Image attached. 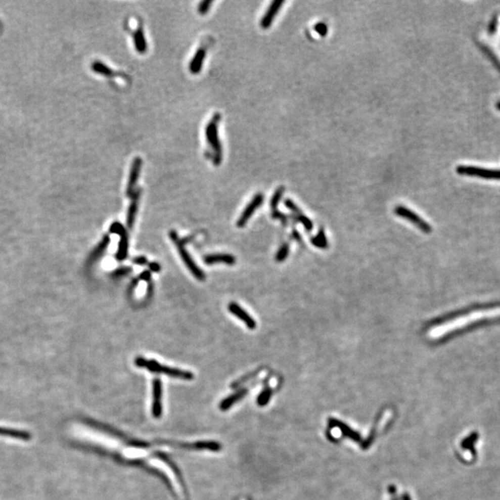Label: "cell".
I'll list each match as a JSON object with an SVG mask.
<instances>
[{"mask_svg":"<svg viewBox=\"0 0 500 500\" xmlns=\"http://www.w3.org/2000/svg\"><path fill=\"white\" fill-rule=\"evenodd\" d=\"M496 108H497L498 110H500V102H498V103H497V105H496Z\"/></svg>","mask_w":500,"mask_h":500,"instance_id":"cell-40","label":"cell"},{"mask_svg":"<svg viewBox=\"0 0 500 500\" xmlns=\"http://www.w3.org/2000/svg\"><path fill=\"white\" fill-rule=\"evenodd\" d=\"M271 217L272 219H276V220H280L284 225H286V222H287V217H286V214L282 213L279 210L275 209V210H272L271 212Z\"/></svg>","mask_w":500,"mask_h":500,"instance_id":"cell-32","label":"cell"},{"mask_svg":"<svg viewBox=\"0 0 500 500\" xmlns=\"http://www.w3.org/2000/svg\"><path fill=\"white\" fill-rule=\"evenodd\" d=\"M135 365L139 368H146L151 373L156 374H164L173 378L183 380H192L194 374L187 371H183L179 369L170 368L168 366L161 365L154 359H146L143 357H138L135 358Z\"/></svg>","mask_w":500,"mask_h":500,"instance_id":"cell-1","label":"cell"},{"mask_svg":"<svg viewBox=\"0 0 500 500\" xmlns=\"http://www.w3.org/2000/svg\"><path fill=\"white\" fill-rule=\"evenodd\" d=\"M272 395V390L269 388V387H266L264 388L262 392L260 393V395L258 396V399H257V403H258L259 406L263 407L265 405L268 404L269 402V398L270 396Z\"/></svg>","mask_w":500,"mask_h":500,"instance_id":"cell-24","label":"cell"},{"mask_svg":"<svg viewBox=\"0 0 500 500\" xmlns=\"http://www.w3.org/2000/svg\"><path fill=\"white\" fill-rule=\"evenodd\" d=\"M142 163H143V160L139 157L134 158L132 160L126 188V196L129 198H131L132 194L135 191V187L138 184V178H139L141 169H142Z\"/></svg>","mask_w":500,"mask_h":500,"instance_id":"cell-8","label":"cell"},{"mask_svg":"<svg viewBox=\"0 0 500 500\" xmlns=\"http://www.w3.org/2000/svg\"><path fill=\"white\" fill-rule=\"evenodd\" d=\"M0 434L10 435V436H13L15 438H20V439H29V434L27 433L14 431L11 429L0 428Z\"/></svg>","mask_w":500,"mask_h":500,"instance_id":"cell-23","label":"cell"},{"mask_svg":"<svg viewBox=\"0 0 500 500\" xmlns=\"http://www.w3.org/2000/svg\"><path fill=\"white\" fill-rule=\"evenodd\" d=\"M170 239L175 244L176 248L178 249V252L180 254L184 263L186 264L187 269L190 270V272L192 274L193 276L195 278H197L198 280H205L206 279V275L204 274L203 270L200 269L198 265L196 264V262L193 260L192 257L190 256V254L187 251V248H185L184 243H183V241L178 237L177 233L175 231H170Z\"/></svg>","mask_w":500,"mask_h":500,"instance_id":"cell-4","label":"cell"},{"mask_svg":"<svg viewBox=\"0 0 500 500\" xmlns=\"http://www.w3.org/2000/svg\"><path fill=\"white\" fill-rule=\"evenodd\" d=\"M162 384L160 379L153 381V403H152V414L155 418H160L162 414Z\"/></svg>","mask_w":500,"mask_h":500,"instance_id":"cell-11","label":"cell"},{"mask_svg":"<svg viewBox=\"0 0 500 500\" xmlns=\"http://www.w3.org/2000/svg\"><path fill=\"white\" fill-rule=\"evenodd\" d=\"M132 262L138 264V265H146V264H148V259H147L146 257H143V256L141 257L140 256V257H137V258H133L132 259Z\"/></svg>","mask_w":500,"mask_h":500,"instance_id":"cell-33","label":"cell"},{"mask_svg":"<svg viewBox=\"0 0 500 500\" xmlns=\"http://www.w3.org/2000/svg\"><path fill=\"white\" fill-rule=\"evenodd\" d=\"M285 190H286L285 187H278V188L275 190V194H274L272 198L270 199V203H269V205H270V208H271L272 210L277 209V206H278V204L280 203L281 199H282L283 196H284Z\"/></svg>","mask_w":500,"mask_h":500,"instance_id":"cell-22","label":"cell"},{"mask_svg":"<svg viewBox=\"0 0 500 500\" xmlns=\"http://www.w3.org/2000/svg\"><path fill=\"white\" fill-rule=\"evenodd\" d=\"M131 271H132V269L129 267H121V268H119L112 272V277L121 278L122 276L129 275Z\"/></svg>","mask_w":500,"mask_h":500,"instance_id":"cell-30","label":"cell"},{"mask_svg":"<svg viewBox=\"0 0 500 500\" xmlns=\"http://www.w3.org/2000/svg\"><path fill=\"white\" fill-rule=\"evenodd\" d=\"M293 237H294V239H296V240H297V242L300 243L302 241L301 236L299 235V233H298L297 230H294V231H293Z\"/></svg>","mask_w":500,"mask_h":500,"instance_id":"cell-37","label":"cell"},{"mask_svg":"<svg viewBox=\"0 0 500 500\" xmlns=\"http://www.w3.org/2000/svg\"><path fill=\"white\" fill-rule=\"evenodd\" d=\"M91 68H92L94 72L99 73L100 75H103L105 77L112 78L119 76L118 72L113 71L112 69H110V67L106 65L101 61H94L92 65H91Z\"/></svg>","mask_w":500,"mask_h":500,"instance_id":"cell-17","label":"cell"},{"mask_svg":"<svg viewBox=\"0 0 500 500\" xmlns=\"http://www.w3.org/2000/svg\"><path fill=\"white\" fill-rule=\"evenodd\" d=\"M285 205H286V207L287 209H290V210L293 211L294 213H296V214H299V213H301V210H300V209L297 207L296 204L294 203V202L292 201L291 199L286 198V200H285Z\"/></svg>","mask_w":500,"mask_h":500,"instance_id":"cell-31","label":"cell"},{"mask_svg":"<svg viewBox=\"0 0 500 500\" xmlns=\"http://www.w3.org/2000/svg\"><path fill=\"white\" fill-rule=\"evenodd\" d=\"M205 58H206V50L204 48L198 49L189 64V71L191 73L198 74L201 72Z\"/></svg>","mask_w":500,"mask_h":500,"instance_id":"cell-15","label":"cell"},{"mask_svg":"<svg viewBox=\"0 0 500 500\" xmlns=\"http://www.w3.org/2000/svg\"><path fill=\"white\" fill-rule=\"evenodd\" d=\"M310 242L312 243V245L316 248H328V241H327L324 229H321L316 237H311Z\"/></svg>","mask_w":500,"mask_h":500,"instance_id":"cell-21","label":"cell"},{"mask_svg":"<svg viewBox=\"0 0 500 500\" xmlns=\"http://www.w3.org/2000/svg\"><path fill=\"white\" fill-rule=\"evenodd\" d=\"M496 26H497V19H496V17H495V18L493 19V21L490 22L489 27H488V32H489L490 33H495V30H496Z\"/></svg>","mask_w":500,"mask_h":500,"instance_id":"cell-34","label":"cell"},{"mask_svg":"<svg viewBox=\"0 0 500 500\" xmlns=\"http://www.w3.org/2000/svg\"><path fill=\"white\" fill-rule=\"evenodd\" d=\"M236 258L230 254H211L204 258L206 264L224 263L227 265H234L236 263Z\"/></svg>","mask_w":500,"mask_h":500,"instance_id":"cell-14","label":"cell"},{"mask_svg":"<svg viewBox=\"0 0 500 500\" xmlns=\"http://www.w3.org/2000/svg\"><path fill=\"white\" fill-rule=\"evenodd\" d=\"M133 41H134V47L135 50L139 54H145L148 50V43L146 40L145 33H144L143 27L138 26L137 31L133 33Z\"/></svg>","mask_w":500,"mask_h":500,"instance_id":"cell-16","label":"cell"},{"mask_svg":"<svg viewBox=\"0 0 500 500\" xmlns=\"http://www.w3.org/2000/svg\"><path fill=\"white\" fill-rule=\"evenodd\" d=\"M314 31L319 33L321 36H325L328 33V25L324 22H317L314 25Z\"/></svg>","mask_w":500,"mask_h":500,"instance_id":"cell-28","label":"cell"},{"mask_svg":"<svg viewBox=\"0 0 500 500\" xmlns=\"http://www.w3.org/2000/svg\"><path fill=\"white\" fill-rule=\"evenodd\" d=\"M248 389H242V390L238 391L237 393H235L234 395L228 396L227 398H225L223 401L220 403V410H221V411H226V410H228V408L231 407V406H233L235 403H237V401H239L241 398H243L244 396H246V395L248 394Z\"/></svg>","mask_w":500,"mask_h":500,"instance_id":"cell-18","label":"cell"},{"mask_svg":"<svg viewBox=\"0 0 500 500\" xmlns=\"http://www.w3.org/2000/svg\"><path fill=\"white\" fill-rule=\"evenodd\" d=\"M228 310L232 314H234L236 317L241 320L244 324H246V325L248 326V329L254 330L256 328L257 324H256L255 320L253 319L252 317L244 308H241L237 303H229V305H228Z\"/></svg>","mask_w":500,"mask_h":500,"instance_id":"cell-9","label":"cell"},{"mask_svg":"<svg viewBox=\"0 0 500 500\" xmlns=\"http://www.w3.org/2000/svg\"><path fill=\"white\" fill-rule=\"evenodd\" d=\"M110 233L112 234H116V235H119L121 236L123 233L126 232V229L125 227L121 224V222L119 221H114L110 227Z\"/></svg>","mask_w":500,"mask_h":500,"instance_id":"cell-29","label":"cell"},{"mask_svg":"<svg viewBox=\"0 0 500 500\" xmlns=\"http://www.w3.org/2000/svg\"><path fill=\"white\" fill-rule=\"evenodd\" d=\"M285 4L284 0H275L272 1L271 4L269 5V9L265 12L264 16L262 17L260 21V26L263 29H268L272 24L274 20L275 19L278 12L280 11L281 8Z\"/></svg>","mask_w":500,"mask_h":500,"instance_id":"cell-10","label":"cell"},{"mask_svg":"<svg viewBox=\"0 0 500 500\" xmlns=\"http://www.w3.org/2000/svg\"><path fill=\"white\" fill-rule=\"evenodd\" d=\"M294 219L297 220L298 222H300L306 228L307 231H311L313 229V223H312V221L309 220L308 217H306L305 215H303L302 213L295 215L294 216Z\"/></svg>","mask_w":500,"mask_h":500,"instance_id":"cell-26","label":"cell"},{"mask_svg":"<svg viewBox=\"0 0 500 500\" xmlns=\"http://www.w3.org/2000/svg\"><path fill=\"white\" fill-rule=\"evenodd\" d=\"M395 213L398 217H401V218L412 221V223L417 226L421 231L425 233V234H430L432 232V227L431 225H429L425 220L422 219L417 213L413 212V210L407 209L402 205L396 206L395 208Z\"/></svg>","mask_w":500,"mask_h":500,"instance_id":"cell-6","label":"cell"},{"mask_svg":"<svg viewBox=\"0 0 500 500\" xmlns=\"http://www.w3.org/2000/svg\"><path fill=\"white\" fill-rule=\"evenodd\" d=\"M149 269L154 272H159L160 270V265L157 262H151L149 264Z\"/></svg>","mask_w":500,"mask_h":500,"instance_id":"cell-35","label":"cell"},{"mask_svg":"<svg viewBox=\"0 0 500 500\" xmlns=\"http://www.w3.org/2000/svg\"><path fill=\"white\" fill-rule=\"evenodd\" d=\"M498 307H500V300L499 301H494V302L485 303V304L473 305V306H470L468 308L459 309V310H456V311H452L450 313L445 314V315H442V316L437 317V318H434L431 322H429L428 324H427V327H434V326L445 324V323H447V322H450L452 320L457 319L458 317H462L463 315L471 313V312L475 311V310L485 309V308H498Z\"/></svg>","mask_w":500,"mask_h":500,"instance_id":"cell-3","label":"cell"},{"mask_svg":"<svg viewBox=\"0 0 500 500\" xmlns=\"http://www.w3.org/2000/svg\"><path fill=\"white\" fill-rule=\"evenodd\" d=\"M150 277H151V275H150V272H149V270H145V271H143V272L141 274V275H140V277H139V278H140L141 280L148 281V282H149V281L150 280Z\"/></svg>","mask_w":500,"mask_h":500,"instance_id":"cell-36","label":"cell"},{"mask_svg":"<svg viewBox=\"0 0 500 500\" xmlns=\"http://www.w3.org/2000/svg\"><path fill=\"white\" fill-rule=\"evenodd\" d=\"M120 237H121V239H120V242H119V248H118V251H117V254H116V258H117V259L119 261H122L128 256V245H129V242H128L127 232L123 233Z\"/></svg>","mask_w":500,"mask_h":500,"instance_id":"cell-19","label":"cell"},{"mask_svg":"<svg viewBox=\"0 0 500 500\" xmlns=\"http://www.w3.org/2000/svg\"><path fill=\"white\" fill-rule=\"evenodd\" d=\"M213 4V1L211 0H204L202 2H200L198 4V11L199 14L201 15H205L209 12V10H210V7Z\"/></svg>","mask_w":500,"mask_h":500,"instance_id":"cell-27","label":"cell"},{"mask_svg":"<svg viewBox=\"0 0 500 500\" xmlns=\"http://www.w3.org/2000/svg\"><path fill=\"white\" fill-rule=\"evenodd\" d=\"M289 249H290V248H289V245L287 243L283 244L281 246V248H279L278 252L276 254V256H275L276 261H278V262L285 261L286 258H287V256H288V254H289Z\"/></svg>","mask_w":500,"mask_h":500,"instance_id":"cell-25","label":"cell"},{"mask_svg":"<svg viewBox=\"0 0 500 500\" xmlns=\"http://www.w3.org/2000/svg\"><path fill=\"white\" fill-rule=\"evenodd\" d=\"M457 172L461 175L476 176L484 179L500 180V170L484 169L475 166L461 165L457 167Z\"/></svg>","mask_w":500,"mask_h":500,"instance_id":"cell-5","label":"cell"},{"mask_svg":"<svg viewBox=\"0 0 500 500\" xmlns=\"http://www.w3.org/2000/svg\"><path fill=\"white\" fill-rule=\"evenodd\" d=\"M110 242V237H109V236H106V237L103 238V240L101 241V243L99 244V247L96 248V249L94 250V252L92 253L91 258H90V261H91V262H93L95 260H97V259H98V258H99V257L103 254V253H104L105 250H106V248H108V246H109Z\"/></svg>","mask_w":500,"mask_h":500,"instance_id":"cell-20","label":"cell"},{"mask_svg":"<svg viewBox=\"0 0 500 500\" xmlns=\"http://www.w3.org/2000/svg\"><path fill=\"white\" fill-rule=\"evenodd\" d=\"M402 499L412 500V498H411V496H410V495H408V494H407V493H406V494H404V495H403V496H402Z\"/></svg>","mask_w":500,"mask_h":500,"instance_id":"cell-38","label":"cell"},{"mask_svg":"<svg viewBox=\"0 0 500 500\" xmlns=\"http://www.w3.org/2000/svg\"><path fill=\"white\" fill-rule=\"evenodd\" d=\"M329 425L331 427H336V428L340 429L341 433L343 434L344 436H346L347 438H350L355 442H359L361 440V436H360L359 433L352 430L348 425H346V423H344L341 421H338L334 418H331L329 419Z\"/></svg>","mask_w":500,"mask_h":500,"instance_id":"cell-12","label":"cell"},{"mask_svg":"<svg viewBox=\"0 0 500 500\" xmlns=\"http://www.w3.org/2000/svg\"><path fill=\"white\" fill-rule=\"evenodd\" d=\"M389 492L390 493H395L396 492V487L395 486H390L389 487Z\"/></svg>","mask_w":500,"mask_h":500,"instance_id":"cell-39","label":"cell"},{"mask_svg":"<svg viewBox=\"0 0 500 500\" xmlns=\"http://www.w3.org/2000/svg\"><path fill=\"white\" fill-rule=\"evenodd\" d=\"M141 192H142V190L140 188H138L132 194V201H131L130 206H129L128 212H127L126 224L129 229H132V227H133V224H134L135 216H137V213H138L139 198L141 197Z\"/></svg>","mask_w":500,"mask_h":500,"instance_id":"cell-13","label":"cell"},{"mask_svg":"<svg viewBox=\"0 0 500 500\" xmlns=\"http://www.w3.org/2000/svg\"><path fill=\"white\" fill-rule=\"evenodd\" d=\"M264 201V196L261 193H258L255 195V197L252 198V200L248 203L247 208L244 209L240 218L238 219L237 225L238 227H244L247 224L248 220L251 218V216L254 214V212L262 205Z\"/></svg>","mask_w":500,"mask_h":500,"instance_id":"cell-7","label":"cell"},{"mask_svg":"<svg viewBox=\"0 0 500 500\" xmlns=\"http://www.w3.org/2000/svg\"><path fill=\"white\" fill-rule=\"evenodd\" d=\"M220 115L219 113H216L212 117L209 123L206 126V138L209 143L211 150L213 152V162L214 165L219 166L220 162L222 161V146L220 144V138H219V122H220Z\"/></svg>","mask_w":500,"mask_h":500,"instance_id":"cell-2","label":"cell"},{"mask_svg":"<svg viewBox=\"0 0 500 500\" xmlns=\"http://www.w3.org/2000/svg\"><path fill=\"white\" fill-rule=\"evenodd\" d=\"M392 500H396V499H392Z\"/></svg>","mask_w":500,"mask_h":500,"instance_id":"cell-41","label":"cell"}]
</instances>
